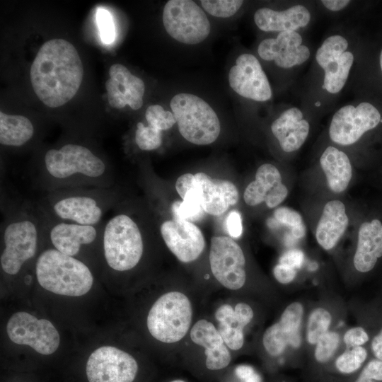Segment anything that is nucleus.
<instances>
[{
  "label": "nucleus",
  "mask_w": 382,
  "mask_h": 382,
  "mask_svg": "<svg viewBox=\"0 0 382 382\" xmlns=\"http://www.w3.org/2000/svg\"><path fill=\"white\" fill-rule=\"evenodd\" d=\"M303 314L301 303H290L282 313L279 320L265 332L262 343L272 356L281 354L288 345L298 347L301 345L299 328Z\"/></svg>",
  "instance_id": "obj_22"
},
{
  "label": "nucleus",
  "mask_w": 382,
  "mask_h": 382,
  "mask_svg": "<svg viewBox=\"0 0 382 382\" xmlns=\"http://www.w3.org/2000/svg\"><path fill=\"white\" fill-rule=\"evenodd\" d=\"M345 204L340 200L327 202L316 230L318 244L325 250L333 248L348 226Z\"/></svg>",
  "instance_id": "obj_27"
},
{
  "label": "nucleus",
  "mask_w": 382,
  "mask_h": 382,
  "mask_svg": "<svg viewBox=\"0 0 382 382\" xmlns=\"http://www.w3.org/2000/svg\"><path fill=\"white\" fill-rule=\"evenodd\" d=\"M254 373V369L248 365H241L235 369L236 376L244 381L251 376Z\"/></svg>",
  "instance_id": "obj_47"
},
{
  "label": "nucleus",
  "mask_w": 382,
  "mask_h": 382,
  "mask_svg": "<svg viewBox=\"0 0 382 382\" xmlns=\"http://www.w3.org/2000/svg\"><path fill=\"white\" fill-rule=\"evenodd\" d=\"M231 88L242 98L256 103L272 100L273 93L269 79L259 59L243 53L236 59L228 73Z\"/></svg>",
  "instance_id": "obj_17"
},
{
  "label": "nucleus",
  "mask_w": 382,
  "mask_h": 382,
  "mask_svg": "<svg viewBox=\"0 0 382 382\" xmlns=\"http://www.w3.org/2000/svg\"><path fill=\"white\" fill-rule=\"evenodd\" d=\"M349 88L382 100V44L373 52L364 40Z\"/></svg>",
  "instance_id": "obj_24"
},
{
  "label": "nucleus",
  "mask_w": 382,
  "mask_h": 382,
  "mask_svg": "<svg viewBox=\"0 0 382 382\" xmlns=\"http://www.w3.org/2000/svg\"><path fill=\"white\" fill-rule=\"evenodd\" d=\"M209 262L214 276L226 288L236 290L244 285L245 256L231 238L222 236L211 238Z\"/></svg>",
  "instance_id": "obj_18"
},
{
  "label": "nucleus",
  "mask_w": 382,
  "mask_h": 382,
  "mask_svg": "<svg viewBox=\"0 0 382 382\" xmlns=\"http://www.w3.org/2000/svg\"><path fill=\"white\" fill-rule=\"evenodd\" d=\"M171 382H185V381H183L182 380H175V381H173Z\"/></svg>",
  "instance_id": "obj_50"
},
{
  "label": "nucleus",
  "mask_w": 382,
  "mask_h": 382,
  "mask_svg": "<svg viewBox=\"0 0 382 382\" xmlns=\"http://www.w3.org/2000/svg\"><path fill=\"white\" fill-rule=\"evenodd\" d=\"M245 382H261V378L257 374L254 373L251 376L247 378Z\"/></svg>",
  "instance_id": "obj_49"
},
{
  "label": "nucleus",
  "mask_w": 382,
  "mask_h": 382,
  "mask_svg": "<svg viewBox=\"0 0 382 382\" xmlns=\"http://www.w3.org/2000/svg\"><path fill=\"white\" fill-rule=\"evenodd\" d=\"M340 342V336L335 332L328 331L317 342L315 358L320 363L328 361L336 352Z\"/></svg>",
  "instance_id": "obj_39"
},
{
  "label": "nucleus",
  "mask_w": 382,
  "mask_h": 382,
  "mask_svg": "<svg viewBox=\"0 0 382 382\" xmlns=\"http://www.w3.org/2000/svg\"><path fill=\"white\" fill-rule=\"evenodd\" d=\"M110 78L118 85L126 105L133 110H138L143 105V96L145 92L144 81L132 75L129 70L122 64H115L109 70Z\"/></svg>",
  "instance_id": "obj_30"
},
{
  "label": "nucleus",
  "mask_w": 382,
  "mask_h": 382,
  "mask_svg": "<svg viewBox=\"0 0 382 382\" xmlns=\"http://www.w3.org/2000/svg\"><path fill=\"white\" fill-rule=\"evenodd\" d=\"M332 320L331 314L323 308L314 309L310 314L307 323V340L310 344H316L320 338L328 332Z\"/></svg>",
  "instance_id": "obj_33"
},
{
  "label": "nucleus",
  "mask_w": 382,
  "mask_h": 382,
  "mask_svg": "<svg viewBox=\"0 0 382 382\" xmlns=\"http://www.w3.org/2000/svg\"><path fill=\"white\" fill-rule=\"evenodd\" d=\"M228 234L233 238H239L243 233L242 219L237 210H232L226 221Z\"/></svg>",
  "instance_id": "obj_44"
},
{
  "label": "nucleus",
  "mask_w": 382,
  "mask_h": 382,
  "mask_svg": "<svg viewBox=\"0 0 382 382\" xmlns=\"http://www.w3.org/2000/svg\"><path fill=\"white\" fill-rule=\"evenodd\" d=\"M215 318L219 322L218 331L225 344L233 350L241 348L244 342L243 330L246 325L234 309L230 305H222L216 310Z\"/></svg>",
  "instance_id": "obj_31"
},
{
  "label": "nucleus",
  "mask_w": 382,
  "mask_h": 382,
  "mask_svg": "<svg viewBox=\"0 0 382 382\" xmlns=\"http://www.w3.org/2000/svg\"><path fill=\"white\" fill-rule=\"evenodd\" d=\"M275 279L282 284H288L294 280L296 270L289 266L278 263L273 269Z\"/></svg>",
  "instance_id": "obj_45"
},
{
  "label": "nucleus",
  "mask_w": 382,
  "mask_h": 382,
  "mask_svg": "<svg viewBox=\"0 0 382 382\" xmlns=\"http://www.w3.org/2000/svg\"><path fill=\"white\" fill-rule=\"evenodd\" d=\"M35 134V127L26 117L0 112V143L18 148L27 144Z\"/></svg>",
  "instance_id": "obj_29"
},
{
  "label": "nucleus",
  "mask_w": 382,
  "mask_h": 382,
  "mask_svg": "<svg viewBox=\"0 0 382 382\" xmlns=\"http://www.w3.org/2000/svg\"><path fill=\"white\" fill-rule=\"evenodd\" d=\"M35 273L43 289L59 295L80 296L93 284V275L85 262L50 247L38 255Z\"/></svg>",
  "instance_id": "obj_6"
},
{
  "label": "nucleus",
  "mask_w": 382,
  "mask_h": 382,
  "mask_svg": "<svg viewBox=\"0 0 382 382\" xmlns=\"http://www.w3.org/2000/svg\"><path fill=\"white\" fill-rule=\"evenodd\" d=\"M315 50L304 32L286 31L262 40L257 54L259 59L272 64L282 73L286 86L294 83L299 72L312 60Z\"/></svg>",
  "instance_id": "obj_9"
},
{
  "label": "nucleus",
  "mask_w": 382,
  "mask_h": 382,
  "mask_svg": "<svg viewBox=\"0 0 382 382\" xmlns=\"http://www.w3.org/2000/svg\"><path fill=\"white\" fill-rule=\"evenodd\" d=\"M312 118L300 105H286L270 125V130L282 151H298L306 141Z\"/></svg>",
  "instance_id": "obj_20"
},
{
  "label": "nucleus",
  "mask_w": 382,
  "mask_h": 382,
  "mask_svg": "<svg viewBox=\"0 0 382 382\" xmlns=\"http://www.w3.org/2000/svg\"><path fill=\"white\" fill-rule=\"evenodd\" d=\"M103 225L101 248L106 265L122 272L131 270L140 262L144 249L141 229L127 212L117 209Z\"/></svg>",
  "instance_id": "obj_7"
},
{
  "label": "nucleus",
  "mask_w": 382,
  "mask_h": 382,
  "mask_svg": "<svg viewBox=\"0 0 382 382\" xmlns=\"http://www.w3.org/2000/svg\"><path fill=\"white\" fill-rule=\"evenodd\" d=\"M366 357V350L361 346L348 348L337 358L335 366L342 373H353L361 366Z\"/></svg>",
  "instance_id": "obj_36"
},
{
  "label": "nucleus",
  "mask_w": 382,
  "mask_h": 382,
  "mask_svg": "<svg viewBox=\"0 0 382 382\" xmlns=\"http://www.w3.org/2000/svg\"><path fill=\"white\" fill-rule=\"evenodd\" d=\"M349 0H321L316 1L318 8L328 14H341L351 8L353 4Z\"/></svg>",
  "instance_id": "obj_41"
},
{
  "label": "nucleus",
  "mask_w": 382,
  "mask_h": 382,
  "mask_svg": "<svg viewBox=\"0 0 382 382\" xmlns=\"http://www.w3.org/2000/svg\"><path fill=\"white\" fill-rule=\"evenodd\" d=\"M317 8L316 1H292L281 8H257L253 21L258 29L265 33L304 32L314 22Z\"/></svg>",
  "instance_id": "obj_15"
},
{
  "label": "nucleus",
  "mask_w": 382,
  "mask_h": 382,
  "mask_svg": "<svg viewBox=\"0 0 382 382\" xmlns=\"http://www.w3.org/2000/svg\"><path fill=\"white\" fill-rule=\"evenodd\" d=\"M137 371V363L132 355L112 346L93 352L86 367L89 382H132Z\"/></svg>",
  "instance_id": "obj_19"
},
{
  "label": "nucleus",
  "mask_w": 382,
  "mask_h": 382,
  "mask_svg": "<svg viewBox=\"0 0 382 382\" xmlns=\"http://www.w3.org/2000/svg\"><path fill=\"white\" fill-rule=\"evenodd\" d=\"M3 250L1 268L9 276L18 274L34 259L42 244V218L36 202L1 199Z\"/></svg>",
  "instance_id": "obj_4"
},
{
  "label": "nucleus",
  "mask_w": 382,
  "mask_h": 382,
  "mask_svg": "<svg viewBox=\"0 0 382 382\" xmlns=\"http://www.w3.org/2000/svg\"><path fill=\"white\" fill-rule=\"evenodd\" d=\"M134 141L141 151L156 150L162 144V131L139 122L137 124Z\"/></svg>",
  "instance_id": "obj_35"
},
{
  "label": "nucleus",
  "mask_w": 382,
  "mask_h": 382,
  "mask_svg": "<svg viewBox=\"0 0 382 382\" xmlns=\"http://www.w3.org/2000/svg\"><path fill=\"white\" fill-rule=\"evenodd\" d=\"M40 212L42 218V244H50L52 247L50 248L75 258L84 249L97 244L101 245L104 223L97 226L81 225L59 221L41 210Z\"/></svg>",
  "instance_id": "obj_12"
},
{
  "label": "nucleus",
  "mask_w": 382,
  "mask_h": 382,
  "mask_svg": "<svg viewBox=\"0 0 382 382\" xmlns=\"http://www.w3.org/2000/svg\"><path fill=\"white\" fill-rule=\"evenodd\" d=\"M190 337L195 344L204 347L207 369L219 370L228 366L230 353L212 323L204 319L198 320L191 329Z\"/></svg>",
  "instance_id": "obj_25"
},
{
  "label": "nucleus",
  "mask_w": 382,
  "mask_h": 382,
  "mask_svg": "<svg viewBox=\"0 0 382 382\" xmlns=\"http://www.w3.org/2000/svg\"><path fill=\"white\" fill-rule=\"evenodd\" d=\"M32 174L37 186L46 192L73 187H112L114 183L107 161L78 143L46 150Z\"/></svg>",
  "instance_id": "obj_2"
},
{
  "label": "nucleus",
  "mask_w": 382,
  "mask_h": 382,
  "mask_svg": "<svg viewBox=\"0 0 382 382\" xmlns=\"http://www.w3.org/2000/svg\"><path fill=\"white\" fill-rule=\"evenodd\" d=\"M371 349L376 359L382 361V329L373 338Z\"/></svg>",
  "instance_id": "obj_46"
},
{
  "label": "nucleus",
  "mask_w": 382,
  "mask_h": 382,
  "mask_svg": "<svg viewBox=\"0 0 382 382\" xmlns=\"http://www.w3.org/2000/svg\"><path fill=\"white\" fill-rule=\"evenodd\" d=\"M160 232L167 247L181 262L194 261L204 248L203 234L192 222L167 220L161 224Z\"/></svg>",
  "instance_id": "obj_21"
},
{
  "label": "nucleus",
  "mask_w": 382,
  "mask_h": 382,
  "mask_svg": "<svg viewBox=\"0 0 382 382\" xmlns=\"http://www.w3.org/2000/svg\"><path fill=\"white\" fill-rule=\"evenodd\" d=\"M175 188L182 199L190 190H197L203 209L214 216L225 213L239 198L238 189L231 181L212 178L204 173L182 175L176 181Z\"/></svg>",
  "instance_id": "obj_14"
},
{
  "label": "nucleus",
  "mask_w": 382,
  "mask_h": 382,
  "mask_svg": "<svg viewBox=\"0 0 382 382\" xmlns=\"http://www.w3.org/2000/svg\"><path fill=\"white\" fill-rule=\"evenodd\" d=\"M118 194L112 187H73L47 192L37 204L55 219L81 225L97 226L118 205Z\"/></svg>",
  "instance_id": "obj_5"
},
{
  "label": "nucleus",
  "mask_w": 382,
  "mask_h": 382,
  "mask_svg": "<svg viewBox=\"0 0 382 382\" xmlns=\"http://www.w3.org/2000/svg\"><path fill=\"white\" fill-rule=\"evenodd\" d=\"M277 221L286 226L294 238L300 239L306 235V226L301 215L294 209L286 207L277 208L274 212Z\"/></svg>",
  "instance_id": "obj_34"
},
{
  "label": "nucleus",
  "mask_w": 382,
  "mask_h": 382,
  "mask_svg": "<svg viewBox=\"0 0 382 382\" xmlns=\"http://www.w3.org/2000/svg\"><path fill=\"white\" fill-rule=\"evenodd\" d=\"M33 88L50 108L68 103L77 93L83 76L82 62L75 47L64 39L45 42L30 71Z\"/></svg>",
  "instance_id": "obj_3"
},
{
  "label": "nucleus",
  "mask_w": 382,
  "mask_h": 382,
  "mask_svg": "<svg viewBox=\"0 0 382 382\" xmlns=\"http://www.w3.org/2000/svg\"><path fill=\"white\" fill-rule=\"evenodd\" d=\"M304 260L303 253L299 249H291L285 252L279 259V262L296 270L299 269Z\"/></svg>",
  "instance_id": "obj_43"
},
{
  "label": "nucleus",
  "mask_w": 382,
  "mask_h": 382,
  "mask_svg": "<svg viewBox=\"0 0 382 382\" xmlns=\"http://www.w3.org/2000/svg\"><path fill=\"white\" fill-rule=\"evenodd\" d=\"M382 256V223L375 219L362 223L359 228L354 266L361 272L371 270Z\"/></svg>",
  "instance_id": "obj_26"
},
{
  "label": "nucleus",
  "mask_w": 382,
  "mask_h": 382,
  "mask_svg": "<svg viewBox=\"0 0 382 382\" xmlns=\"http://www.w3.org/2000/svg\"><path fill=\"white\" fill-rule=\"evenodd\" d=\"M170 106L180 134L189 142L207 145L218 138L221 130L219 120L202 98L180 93L173 97Z\"/></svg>",
  "instance_id": "obj_10"
},
{
  "label": "nucleus",
  "mask_w": 382,
  "mask_h": 382,
  "mask_svg": "<svg viewBox=\"0 0 382 382\" xmlns=\"http://www.w3.org/2000/svg\"><path fill=\"white\" fill-rule=\"evenodd\" d=\"M381 125L382 100L370 96L355 95L352 100L334 110L328 134L335 144L350 146Z\"/></svg>",
  "instance_id": "obj_8"
},
{
  "label": "nucleus",
  "mask_w": 382,
  "mask_h": 382,
  "mask_svg": "<svg viewBox=\"0 0 382 382\" xmlns=\"http://www.w3.org/2000/svg\"><path fill=\"white\" fill-rule=\"evenodd\" d=\"M287 195L288 190L282 182L277 168L270 163H264L257 168L255 180L246 187L243 198L249 206L265 202L269 208H273L282 203Z\"/></svg>",
  "instance_id": "obj_23"
},
{
  "label": "nucleus",
  "mask_w": 382,
  "mask_h": 382,
  "mask_svg": "<svg viewBox=\"0 0 382 382\" xmlns=\"http://www.w3.org/2000/svg\"><path fill=\"white\" fill-rule=\"evenodd\" d=\"M162 21L170 37L187 45L203 42L211 30L204 11L190 0L168 1L163 8Z\"/></svg>",
  "instance_id": "obj_13"
},
{
  "label": "nucleus",
  "mask_w": 382,
  "mask_h": 382,
  "mask_svg": "<svg viewBox=\"0 0 382 382\" xmlns=\"http://www.w3.org/2000/svg\"><path fill=\"white\" fill-rule=\"evenodd\" d=\"M192 320V307L181 292L171 291L159 297L147 317L150 334L165 343L180 340L187 332Z\"/></svg>",
  "instance_id": "obj_11"
},
{
  "label": "nucleus",
  "mask_w": 382,
  "mask_h": 382,
  "mask_svg": "<svg viewBox=\"0 0 382 382\" xmlns=\"http://www.w3.org/2000/svg\"><path fill=\"white\" fill-rule=\"evenodd\" d=\"M174 219L196 221L202 219L205 212L202 207L199 191L195 188L190 190L183 201H176L172 205Z\"/></svg>",
  "instance_id": "obj_32"
},
{
  "label": "nucleus",
  "mask_w": 382,
  "mask_h": 382,
  "mask_svg": "<svg viewBox=\"0 0 382 382\" xmlns=\"http://www.w3.org/2000/svg\"><path fill=\"white\" fill-rule=\"evenodd\" d=\"M375 381L376 380L371 377L369 375L361 371L355 382H376Z\"/></svg>",
  "instance_id": "obj_48"
},
{
  "label": "nucleus",
  "mask_w": 382,
  "mask_h": 382,
  "mask_svg": "<svg viewBox=\"0 0 382 382\" xmlns=\"http://www.w3.org/2000/svg\"><path fill=\"white\" fill-rule=\"evenodd\" d=\"M367 332L361 327L348 330L344 335V342L347 348L361 346L369 340Z\"/></svg>",
  "instance_id": "obj_42"
},
{
  "label": "nucleus",
  "mask_w": 382,
  "mask_h": 382,
  "mask_svg": "<svg viewBox=\"0 0 382 382\" xmlns=\"http://www.w3.org/2000/svg\"><path fill=\"white\" fill-rule=\"evenodd\" d=\"M6 331L14 343L28 345L45 355L54 353L60 342L59 332L50 321L37 319L24 311L17 312L10 318Z\"/></svg>",
  "instance_id": "obj_16"
},
{
  "label": "nucleus",
  "mask_w": 382,
  "mask_h": 382,
  "mask_svg": "<svg viewBox=\"0 0 382 382\" xmlns=\"http://www.w3.org/2000/svg\"><path fill=\"white\" fill-rule=\"evenodd\" d=\"M329 188L335 193L345 191L351 180L352 168L347 154L335 146H328L320 157Z\"/></svg>",
  "instance_id": "obj_28"
},
{
  "label": "nucleus",
  "mask_w": 382,
  "mask_h": 382,
  "mask_svg": "<svg viewBox=\"0 0 382 382\" xmlns=\"http://www.w3.org/2000/svg\"><path fill=\"white\" fill-rule=\"evenodd\" d=\"M364 40L348 21L332 26L315 50L299 91L300 105L312 120L333 111L349 88Z\"/></svg>",
  "instance_id": "obj_1"
},
{
  "label": "nucleus",
  "mask_w": 382,
  "mask_h": 382,
  "mask_svg": "<svg viewBox=\"0 0 382 382\" xmlns=\"http://www.w3.org/2000/svg\"><path fill=\"white\" fill-rule=\"evenodd\" d=\"M145 118L149 125L161 131L168 130L176 123L173 113L165 110L160 105L149 106L145 112Z\"/></svg>",
  "instance_id": "obj_38"
},
{
  "label": "nucleus",
  "mask_w": 382,
  "mask_h": 382,
  "mask_svg": "<svg viewBox=\"0 0 382 382\" xmlns=\"http://www.w3.org/2000/svg\"><path fill=\"white\" fill-rule=\"evenodd\" d=\"M202 8L218 18H228L236 14L243 4L241 0H202Z\"/></svg>",
  "instance_id": "obj_37"
},
{
  "label": "nucleus",
  "mask_w": 382,
  "mask_h": 382,
  "mask_svg": "<svg viewBox=\"0 0 382 382\" xmlns=\"http://www.w3.org/2000/svg\"><path fill=\"white\" fill-rule=\"evenodd\" d=\"M96 22L102 42L106 45L112 43L115 40L116 31L110 11L104 8H98L96 11Z\"/></svg>",
  "instance_id": "obj_40"
}]
</instances>
